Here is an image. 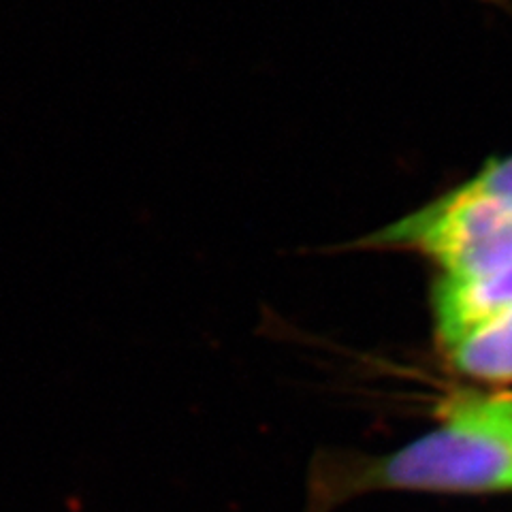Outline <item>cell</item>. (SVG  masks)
<instances>
[{
    "label": "cell",
    "mask_w": 512,
    "mask_h": 512,
    "mask_svg": "<svg viewBox=\"0 0 512 512\" xmlns=\"http://www.w3.org/2000/svg\"><path fill=\"white\" fill-rule=\"evenodd\" d=\"M436 427L393 453H325L312 463L306 512L382 491L512 493V391H455Z\"/></svg>",
    "instance_id": "cell-1"
},
{
    "label": "cell",
    "mask_w": 512,
    "mask_h": 512,
    "mask_svg": "<svg viewBox=\"0 0 512 512\" xmlns=\"http://www.w3.org/2000/svg\"><path fill=\"white\" fill-rule=\"evenodd\" d=\"M442 359L463 378L489 387L512 384V303L431 314Z\"/></svg>",
    "instance_id": "cell-3"
},
{
    "label": "cell",
    "mask_w": 512,
    "mask_h": 512,
    "mask_svg": "<svg viewBox=\"0 0 512 512\" xmlns=\"http://www.w3.org/2000/svg\"><path fill=\"white\" fill-rule=\"evenodd\" d=\"M423 256L444 278H478L512 263V205L472 178L352 244Z\"/></svg>",
    "instance_id": "cell-2"
},
{
    "label": "cell",
    "mask_w": 512,
    "mask_h": 512,
    "mask_svg": "<svg viewBox=\"0 0 512 512\" xmlns=\"http://www.w3.org/2000/svg\"><path fill=\"white\" fill-rule=\"evenodd\" d=\"M483 3H489V5H498V7L506 9V11H512V5L508 3V0H483Z\"/></svg>",
    "instance_id": "cell-5"
},
{
    "label": "cell",
    "mask_w": 512,
    "mask_h": 512,
    "mask_svg": "<svg viewBox=\"0 0 512 512\" xmlns=\"http://www.w3.org/2000/svg\"><path fill=\"white\" fill-rule=\"evenodd\" d=\"M472 180L512 205V154L489 158L487 163L472 175Z\"/></svg>",
    "instance_id": "cell-4"
}]
</instances>
